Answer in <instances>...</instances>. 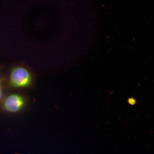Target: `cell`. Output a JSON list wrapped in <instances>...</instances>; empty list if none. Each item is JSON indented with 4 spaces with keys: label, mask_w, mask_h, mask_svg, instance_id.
Returning a JSON list of instances; mask_svg holds the SVG:
<instances>
[{
    "label": "cell",
    "mask_w": 154,
    "mask_h": 154,
    "mask_svg": "<svg viewBox=\"0 0 154 154\" xmlns=\"http://www.w3.org/2000/svg\"><path fill=\"white\" fill-rule=\"evenodd\" d=\"M32 76L26 68L18 66L13 68L11 73L10 82L11 85L16 88L27 87L32 82Z\"/></svg>",
    "instance_id": "obj_1"
},
{
    "label": "cell",
    "mask_w": 154,
    "mask_h": 154,
    "mask_svg": "<svg viewBox=\"0 0 154 154\" xmlns=\"http://www.w3.org/2000/svg\"><path fill=\"white\" fill-rule=\"evenodd\" d=\"M24 104V100L21 96L13 94L9 96L5 99L3 103V108L8 112L15 113L20 110Z\"/></svg>",
    "instance_id": "obj_2"
},
{
    "label": "cell",
    "mask_w": 154,
    "mask_h": 154,
    "mask_svg": "<svg viewBox=\"0 0 154 154\" xmlns=\"http://www.w3.org/2000/svg\"><path fill=\"white\" fill-rule=\"evenodd\" d=\"M2 96V88L1 86L0 85V100Z\"/></svg>",
    "instance_id": "obj_3"
}]
</instances>
